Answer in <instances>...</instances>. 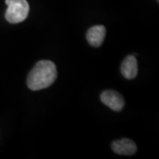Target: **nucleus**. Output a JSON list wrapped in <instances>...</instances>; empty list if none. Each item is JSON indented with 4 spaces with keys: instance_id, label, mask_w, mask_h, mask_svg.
Listing matches in <instances>:
<instances>
[{
    "instance_id": "1",
    "label": "nucleus",
    "mask_w": 159,
    "mask_h": 159,
    "mask_svg": "<svg viewBox=\"0 0 159 159\" xmlns=\"http://www.w3.org/2000/svg\"><path fill=\"white\" fill-rule=\"evenodd\" d=\"M57 76V67L54 63L50 60H40L28 75L27 85L33 91L44 89L54 83Z\"/></svg>"
},
{
    "instance_id": "2",
    "label": "nucleus",
    "mask_w": 159,
    "mask_h": 159,
    "mask_svg": "<svg viewBox=\"0 0 159 159\" xmlns=\"http://www.w3.org/2000/svg\"><path fill=\"white\" fill-rule=\"evenodd\" d=\"M7 5L5 17L9 23L16 24L25 20L29 12V5L27 0H6Z\"/></svg>"
},
{
    "instance_id": "3",
    "label": "nucleus",
    "mask_w": 159,
    "mask_h": 159,
    "mask_svg": "<svg viewBox=\"0 0 159 159\" xmlns=\"http://www.w3.org/2000/svg\"><path fill=\"white\" fill-rule=\"evenodd\" d=\"M103 104L108 106L114 111H120L125 106V100L123 97L114 90H105L100 96Z\"/></svg>"
},
{
    "instance_id": "4",
    "label": "nucleus",
    "mask_w": 159,
    "mask_h": 159,
    "mask_svg": "<svg viewBox=\"0 0 159 159\" xmlns=\"http://www.w3.org/2000/svg\"><path fill=\"white\" fill-rule=\"evenodd\" d=\"M111 148L116 154L125 155V156L134 155L137 150L136 144L134 143V142L127 138L114 141L111 144Z\"/></svg>"
},
{
    "instance_id": "5",
    "label": "nucleus",
    "mask_w": 159,
    "mask_h": 159,
    "mask_svg": "<svg viewBox=\"0 0 159 159\" xmlns=\"http://www.w3.org/2000/svg\"><path fill=\"white\" fill-rule=\"evenodd\" d=\"M105 35H106L105 27L102 25H97L88 30L86 37L91 46L99 47L103 43Z\"/></svg>"
},
{
    "instance_id": "6",
    "label": "nucleus",
    "mask_w": 159,
    "mask_h": 159,
    "mask_svg": "<svg viewBox=\"0 0 159 159\" xmlns=\"http://www.w3.org/2000/svg\"><path fill=\"white\" fill-rule=\"evenodd\" d=\"M120 71L122 75L127 80L134 79L138 74V64L134 56H128L121 64Z\"/></svg>"
},
{
    "instance_id": "7",
    "label": "nucleus",
    "mask_w": 159,
    "mask_h": 159,
    "mask_svg": "<svg viewBox=\"0 0 159 159\" xmlns=\"http://www.w3.org/2000/svg\"><path fill=\"white\" fill-rule=\"evenodd\" d=\"M157 2H159V0H157Z\"/></svg>"
}]
</instances>
